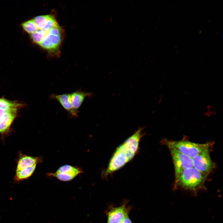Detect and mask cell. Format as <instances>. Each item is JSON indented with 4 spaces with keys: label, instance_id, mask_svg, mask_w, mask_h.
<instances>
[{
    "label": "cell",
    "instance_id": "obj_13",
    "mask_svg": "<svg viewBox=\"0 0 223 223\" xmlns=\"http://www.w3.org/2000/svg\"><path fill=\"white\" fill-rule=\"evenodd\" d=\"M36 166V165H35L22 169L16 170L15 177L16 180L19 181L30 177L34 172Z\"/></svg>",
    "mask_w": 223,
    "mask_h": 223
},
{
    "label": "cell",
    "instance_id": "obj_19",
    "mask_svg": "<svg viewBox=\"0 0 223 223\" xmlns=\"http://www.w3.org/2000/svg\"><path fill=\"white\" fill-rule=\"evenodd\" d=\"M6 112H6L2 109L0 108V119L2 116Z\"/></svg>",
    "mask_w": 223,
    "mask_h": 223
},
{
    "label": "cell",
    "instance_id": "obj_16",
    "mask_svg": "<svg viewBox=\"0 0 223 223\" xmlns=\"http://www.w3.org/2000/svg\"><path fill=\"white\" fill-rule=\"evenodd\" d=\"M50 15H41L37 16L33 19L38 29L43 28Z\"/></svg>",
    "mask_w": 223,
    "mask_h": 223
},
{
    "label": "cell",
    "instance_id": "obj_17",
    "mask_svg": "<svg viewBox=\"0 0 223 223\" xmlns=\"http://www.w3.org/2000/svg\"><path fill=\"white\" fill-rule=\"evenodd\" d=\"M22 25L23 29L30 34L38 30L33 19L29 20L24 22Z\"/></svg>",
    "mask_w": 223,
    "mask_h": 223
},
{
    "label": "cell",
    "instance_id": "obj_7",
    "mask_svg": "<svg viewBox=\"0 0 223 223\" xmlns=\"http://www.w3.org/2000/svg\"><path fill=\"white\" fill-rule=\"evenodd\" d=\"M62 40V36L52 34L47 35L39 45L50 53H55L59 49Z\"/></svg>",
    "mask_w": 223,
    "mask_h": 223
},
{
    "label": "cell",
    "instance_id": "obj_11",
    "mask_svg": "<svg viewBox=\"0 0 223 223\" xmlns=\"http://www.w3.org/2000/svg\"><path fill=\"white\" fill-rule=\"evenodd\" d=\"M17 110L6 112L0 119V133L5 132L9 128L15 116Z\"/></svg>",
    "mask_w": 223,
    "mask_h": 223
},
{
    "label": "cell",
    "instance_id": "obj_12",
    "mask_svg": "<svg viewBox=\"0 0 223 223\" xmlns=\"http://www.w3.org/2000/svg\"><path fill=\"white\" fill-rule=\"evenodd\" d=\"M42 159L40 157H35L27 155L23 156L18 160L16 170H21L37 165L42 161Z\"/></svg>",
    "mask_w": 223,
    "mask_h": 223
},
{
    "label": "cell",
    "instance_id": "obj_10",
    "mask_svg": "<svg viewBox=\"0 0 223 223\" xmlns=\"http://www.w3.org/2000/svg\"><path fill=\"white\" fill-rule=\"evenodd\" d=\"M70 94L73 109L77 113L79 112L78 109L82 104L85 98L87 97H91L94 94L91 92H86L80 90H77Z\"/></svg>",
    "mask_w": 223,
    "mask_h": 223
},
{
    "label": "cell",
    "instance_id": "obj_3",
    "mask_svg": "<svg viewBox=\"0 0 223 223\" xmlns=\"http://www.w3.org/2000/svg\"><path fill=\"white\" fill-rule=\"evenodd\" d=\"M168 147H173L182 153L193 158L205 149L209 147V144L197 143L189 141H168Z\"/></svg>",
    "mask_w": 223,
    "mask_h": 223
},
{
    "label": "cell",
    "instance_id": "obj_5",
    "mask_svg": "<svg viewBox=\"0 0 223 223\" xmlns=\"http://www.w3.org/2000/svg\"><path fill=\"white\" fill-rule=\"evenodd\" d=\"M193 167L206 175L213 169L214 164L211 158L209 147L193 158Z\"/></svg>",
    "mask_w": 223,
    "mask_h": 223
},
{
    "label": "cell",
    "instance_id": "obj_9",
    "mask_svg": "<svg viewBox=\"0 0 223 223\" xmlns=\"http://www.w3.org/2000/svg\"><path fill=\"white\" fill-rule=\"evenodd\" d=\"M128 215L125 205L114 208L108 213L107 223H121Z\"/></svg>",
    "mask_w": 223,
    "mask_h": 223
},
{
    "label": "cell",
    "instance_id": "obj_18",
    "mask_svg": "<svg viewBox=\"0 0 223 223\" xmlns=\"http://www.w3.org/2000/svg\"><path fill=\"white\" fill-rule=\"evenodd\" d=\"M121 223H132L128 215H127L123 220Z\"/></svg>",
    "mask_w": 223,
    "mask_h": 223
},
{
    "label": "cell",
    "instance_id": "obj_2",
    "mask_svg": "<svg viewBox=\"0 0 223 223\" xmlns=\"http://www.w3.org/2000/svg\"><path fill=\"white\" fill-rule=\"evenodd\" d=\"M206 175L194 167L185 169L175 181L176 186L193 191L199 189L203 184Z\"/></svg>",
    "mask_w": 223,
    "mask_h": 223
},
{
    "label": "cell",
    "instance_id": "obj_14",
    "mask_svg": "<svg viewBox=\"0 0 223 223\" xmlns=\"http://www.w3.org/2000/svg\"><path fill=\"white\" fill-rule=\"evenodd\" d=\"M50 30H45L38 29L35 32L30 34V37L33 42L39 45L44 37L50 33Z\"/></svg>",
    "mask_w": 223,
    "mask_h": 223
},
{
    "label": "cell",
    "instance_id": "obj_6",
    "mask_svg": "<svg viewBox=\"0 0 223 223\" xmlns=\"http://www.w3.org/2000/svg\"><path fill=\"white\" fill-rule=\"evenodd\" d=\"M82 172V168L77 166L65 165L60 167L54 173H48V176L54 177L60 181H69Z\"/></svg>",
    "mask_w": 223,
    "mask_h": 223
},
{
    "label": "cell",
    "instance_id": "obj_15",
    "mask_svg": "<svg viewBox=\"0 0 223 223\" xmlns=\"http://www.w3.org/2000/svg\"><path fill=\"white\" fill-rule=\"evenodd\" d=\"M18 106V104L0 98V108L6 112L17 110Z\"/></svg>",
    "mask_w": 223,
    "mask_h": 223
},
{
    "label": "cell",
    "instance_id": "obj_4",
    "mask_svg": "<svg viewBox=\"0 0 223 223\" xmlns=\"http://www.w3.org/2000/svg\"><path fill=\"white\" fill-rule=\"evenodd\" d=\"M168 147L173 161L176 181L183 170L193 167V159L173 147Z\"/></svg>",
    "mask_w": 223,
    "mask_h": 223
},
{
    "label": "cell",
    "instance_id": "obj_8",
    "mask_svg": "<svg viewBox=\"0 0 223 223\" xmlns=\"http://www.w3.org/2000/svg\"><path fill=\"white\" fill-rule=\"evenodd\" d=\"M50 99L56 100L68 112L69 116L71 117H77L78 113L73 109L71 99V94L66 93L60 94H51Z\"/></svg>",
    "mask_w": 223,
    "mask_h": 223
},
{
    "label": "cell",
    "instance_id": "obj_1",
    "mask_svg": "<svg viewBox=\"0 0 223 223\" xmlns=\"http://www.w3.org/2000/svg\"><path fill=\"white\" fill-rule=\"evenodd\" d=\"M143 127L139 128L116 149L102 176L106 178L133 159L139 151V142L143 135Z\"/></svg>",
    "mask_w": 223,
    "mask_h": 223
}]
</instances>
